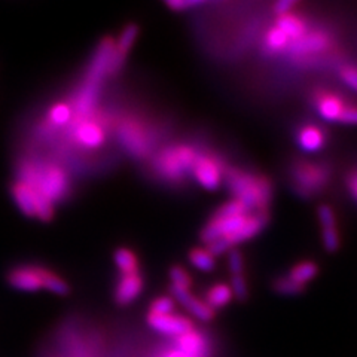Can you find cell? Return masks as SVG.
<instances>
[{
  "label": "cell",
  "mask_w": 357,
  "mask_h": 357,
  "mask_svg": "<svg viewBox=\"0 0 357 357\" xmlns=\"http://www.w3.org/2000/svg\"><path fill=\"white\" fill-rule=\"evenodd\" d=\"M172 312H174V301L170 296H160L151 303L148 314L162 316V314H172Z\"/></svg>",
  "instance_id": "obj_27"
},
{
  "label": "cell",
  "mask_w": 357,
  "mask_h": 357,
  "mask_svg": "<svg viewBox=\"0 0 357 357\" xmlns=\"http://www.w3.org/2000/svg\"><path fill=\"white\" fill-rule=\"evenodd\" d=\"M274 287L277 292H280L283 295H298L303 292L305 286L295 283L294 280H290L289 277H283V278H278V280L274 283Z\"/></svg>",
  "instance_id": "obj_29"
},
{
  "label": "cell",
  "mask_w": 357,
  "mask_h": 357,
  "mask_svg": "<svg viewBox=\"0 0 357 357\" xmlns=\"http://www.w3.org/2000/svg\"><path fill=\"white\" fill-rule=\"evenodd\" d=\"M268 222L266 211H250L240 201L232 199L223 204L208 220L201 232L211 255L232 250L234 245L248 241L264 229Z\"/></svg>",
  "instance_id": "obj_1"
},
{
  "label": "cell",
  "mask_w": 357,
  "mask_h": 357,
  "mask_svg": "<svg viewBox=\"0 0 357 357\" xmlns=\"http://www.w3.org/2000/svg\"><path fill=\"white\" fill-rule=\"evenodd\" d=\"M197 160V153L189 146H174L165 149L156 158V170L169 178L183 177L192 170Z\"/></svg>",
  "instance_id": "obj_6"
},
{
  "label": "cell",
  "mask_w": 357,
  "mask_h": 357,
  "mask_svg": "<svg viewBox=\"0 0 357 357\" xmlns=\"http://www.w3.org/2000/svg\"><path fill=\"white\" fill-rule=\"evenodd\" d=\"M115 264L121 274L139 273V259L130 249H118L115 252Z\"/></svg>",
  "instance_id": "obj_23"
},
{
  "label": "cell",
  "mask_w": 357,
  "mask_h": 357,
  "mask_svg": "<svg viewBox=\"0 0 357 357\" xmlns=\"http://www.w3.org/2000/svg\"><path fill=\"white\" fill-rule=\"evenodd\" d=\"M189 261L199 271L208 273L215 268L216 262H215V256L211 255L207 249H194L191 253H189Z\"/></svg>",
  "instance_id": "obj_25"
},
{
  "label": "cell",
  "mask_w": 357,
  "mask_h": 357,
  "mask_svg": "<svg viewBox=\"0 0 357 357\" xmlns=\"http://www.w3.org/2000/svg\"><path fill=\"white\" fill-rule=\"evenodd\" d=\"M277 27L280 29L284 35L289 38V40L296 42L301 38L305 36L307 27L304 24V21L295 14H286L277 18Z\"/></svg>",
  "instance_id": "obj_19"
},
{
  "label": "cell",
  "mask_w": 357,
  "mask_h": 357,
  "mask_svg": "<svg viewBox=\"0 0 357 357\" xmlns=\"http://www.w3.org/2000/svg\"><path fill=\"white\" fill-rule=\"evenodd\" d=\"M340 122L349 126H357V106L345 105L342 114L340 116Z\"/></svg>",
  "instance_id": "obj_32"
},
{
  "label": "cell",
  "mask_w": 357,
  "mask_h": 357,
  "mask_svg": "<svg viewBox=\"0 0 357 357\" xmlns=\"http://www.w3.org/2000/svg\"><path fill=\"white\" fill-rule=\"evenodd\" d=\"M10 194H13L15 204L21 210L22 215H26L27 218L39 219L42 222L52 220L55 215V206L51 204L47 198H43L27 183L15 178L13 188H10Z\"/></svg>",
  "instance_id": "obj_5"
},
{
  "label": "cell",
  "mask_w": 357,
  "mask_h": 357,
  "mask_svg": "<svg viewBox=\"0 0 357 357\" xmlns=\"http://www.w3.org/2000/svg\"><path fill=\"white\" fill-rule=\"evenodd\" d=\"M295 6H296L295 0H282V2H277L274 5V10H275V14L278 17H282V15H286V14H292V10H294Z\"/></svg>",
  "instance_id": "obj_34"
},
{
  "label": "cell",
  "mask_w": 357,
  "mask_h": 357,
  "mask_svg": "<svg viewBox=\"0 0 357 357\" xmlns=\"http://www.w3.org/2000/svg\"><path fill=\"white\" fill-rule=\"evenodd\" d=\"M192 173L197 182L203 188L208 189V191L218 189L223 178L222 165L210 155H197Z\"/></svg>",
  "instance_id": "obj_9"
},
{
  "label": "cell",
  "mask_w": 357,
  "mask_h": 357,
  "mask_svg": "<svg viewBox=\"0 0 357 357\" xmlns=\"http://www.w3.org/2000/svg\"><path fill=\"white\" fill-rule=\"evenodd\" d=\"M319 268L314 262L311 261H304L301 264H296L292 270L289 273V278L290 280H294L295 283L301 284V286H305V283H308L310 280H312L317 275Z\"/></svg>",
  "instance_id": "obj_21"
},
{
  "label": "cell",
  "mask_w": 357,
  "mask_h": 357,
  "mask_svg": "<svg viewBox=\"0 0 357 357\" xmlns=\"http://www.w3.org/2000/svg\"><path fill=\"white\" fill-rule=\"evenodd\" d=\"M199 5H201V2H183V0H177V2H169V6L174 10L195 8V6H199Z\"/></svg>",
  "instance_id": "obj_35"
},
{
  "label": "cell",
  "mask_w": 357,
  "mask_h": 357,
  "mask_svg": "<svg viewBox=\"0 0 357 357\" xmlns=\"http://www.w3.org/2000/svg\"><path fill=\"white\" fill-rule=\"evenodd\" d=\"M319 220L321 227L323 245H325L326 250L335 252L340 248V232L337 228V218H335L333 210L326 204L320 206Z\"/></svg>",
  "instance_id": "obj_14"
},
{
  "label": "cell",
  "mask_w": 357,
  "mask_h": 357,
  "mask_svg": "<svg viewBox=\"0 0 357 357\" xmlns=\"http://www.w3.org/2000/svg\"><path fill=\"white\" fill-rule=\"evenodd\" d=\"M73 118V109L72 105L67 103H55L50 112L47 119H50V124L54 127H64L67 124H70V121Z\"/></svg>",
  "instance_id": "obj_24"
},
{
  "label": "cell",
  "mask_w": 357,
  "mask_h": 357,
  "mask_svg": "<svg viewBox=\"0 0 357 357\" xmlns=\"http://www.w3.org/2000/svg\"><path fill=\"white\" fill-rule=\"evenodd\" d=\"M73 140L86 149H97L106 140V132L97 119L89 116H79L73 127Z\"/></svg>",
  "instance_id": "obj_8"
},
{
  "label": "cell",
  "mask_w": 357,
  "mask_h": 357,
  "mask_svg": "<svg viewBox=\"0 0 357 357\" xmlns=\"http://www.w3.org/2000/svg\"><path fill=\"white\" fill-rule=\"evenodd\" d=\"M289 38L278 27H273L268 30L265 36V47L274 52L283 51L289 45Z\"/></svg>",
  "instance_id": "obj_26"
},
{
  "label": "cell",
  "mask_w": 357,
  "mask_h": 357,
  "mask_svg": "<svg viewBox=\"0 0 357 357\" xmlns=\"http://www.w3.org/2000/svg\"><path fill=\"white\" fill-rule=\"evenodd\" d=\"M229 270L231 274L236 275V274H244V261H243V256L238 250L232 249L229 252Z\"/></svg>",
  "instance_id": "obj_31"
},
{
  "label": "cell",
  "mask_w": 357,
  "mask_h": 357,
  "mask_svg": "<svg viewBox=\"0 0 357 357\" xmlns=\"http://www.w3.org/2000/svg\"><path fill=\"white\" fill-rule=\"evenodd\" d=\"M143 290V278L139 273L121 274L115 287V301L119 305H130L136 301Z\"/></svg>",
  "instance_id": "obj_12"
},
{
  "label": "cell",
  "mask_w": 357,
  "mask_h": 357,
  "mask_svg": "<svg viewBox=\"0 0 357 357\" xmlns=\"http://www.w3.org/2000/svg\"><path fill=\"white\" fill-rule=\"evenodd\" d=\"M328 47V39L323 35H311L304 36L294 45V52L296 54H311L325 50Z\"/></svg>",
  "instance_id": "obj_22"
},
{
  "label": "cell",
  "mask_w": 357,
  "mask_h": 357,
  "mask_svg": "<svg viewBox=\"0 0 357 357\" xmlns=\"http://www.w3.org/2000/svg\"><path fill=\"white\" fill-rule=\"evenodd\" d=\"M170 278H172V286L181 287V289H191L192 286V278L189 273L182 266H173L170 270Z\"/></svg>",
  "instance_id": "obj_28"
},
{
  "label": "cell",
  "mask_w": 357,
  "mask_h": 357,
  "mask_svg": "<svg viewBox=\"0 0 357 357\" xmlns=\"http://www.w3.org/2000/svg\"><path fill=\"white\" fill-rule=\"evenodd\" d=\"M148 325L151 329L155 332L167 335V337H173L174 340L181 335L192 331L194 329V323L191 319H188L181 314H162V316H155V314H148L146 317Z\"/></svg>",
  "instance_id": "obj_10"
},
{
  "label": "cell",
  "mask_w": 357,
  "mask_h": 357,
  "mask_svg": "<svg viewBox=\"0 0 357 357\" xmlns=\"http://www.w3.org/2000/svg\"><path fill=\"white\" fill-rule=\"evenodd\" d=\"M18 181L31 186L54 206L70 192L69 174L55 162L22 161L18 170Z\"/></svg>",
  "instance_id": "obj_2"
},
{
  "label": "cell",
  "mask_w": 357,
  "mask_h": 357,
  "mask_svg": "<svg viewBox=\"0 0 357 357\" xmlns=\"http://www.w3.org/2000/svg\"><path fill=\"white\" fill-rule=\"evenodd\" d=\"M329 172L323 165L312 162H301L295 167L294 178L299 192L312 194L319 191L328 182Z\"/></svg>",
  "instance_id": "obj_7"
},
{
  "label": "cell",
  "mask_w": 357,
  "mask_h": 357,
  "mask_svg": "<svg viewBox=\"0 0 357 357\" xmlns=\"http://www.w3.org/2000/svg\"><path fill=\"white\" fill-rule=\"evenodd\" d=\"M228 186L234 194V199L240 201L250 211H265L273 197V186L265 177L231 170L228 173Z\"/></svg>",
  "instance_id": "obj_4"
},
{
  "label": "cell",
  "mask_w": 357,
  "mask_h": 357,
  "mask_svg": "<svg viewBox=\"0 0 357 357\" xmlns=\"http://www.w3.org/2000/svg\"><path fill=\"white\" fill-rule=\"evenodd\" d=\"M173 296L181 303L191 314L199 321H211L216 316V311L211 310L206 301L199 299L191 294V289H181L172 286Z\"/></svg>",
  "instance_id": "obj_11"
},
{
  "label": "cell",
  "mask_w": 357,
  "mask_h": 357,
  "mask_svg": "<svg viewBox=\"0 0 357 357\" xmlns=\"http://www.w3.org/2000/svg\"><path fill=\"white\" fill-rule=\"evenodd\" d=\"M344 100L332 93H320L316 97V106L319 114L326 121H340V116L345 107Z\"/></svg>",
  "instance_id": "obj_17"
},
{
  "label": "cell",
  "mask_w": 357,
  "mask_h": 357,
  "mask_svg": "<svg viewBox=\"0 0 357 357\" xmlns=\"http://www.w3.org/2000/svg\"><path fill=\"white\" fill-rule=\"evenodd\" d=\"M137 33H139V29H137V26H134V24H130L124 30H122L118 43H115L114 55H112V64H110V72L112 73L116 72L119 67L122 66V63H124V60L127 59V55H128V52L132 47V43L137 38Z\"/></svg>",
  "instance_id": "obj_16"
},
{
  "label": "cell",
  "mask_w": 357,
  "mask_h": 357,
  "mask_svg": "<svg viewBox=\"0 0 357 357\" xmlns=\"http://www.w3.org/2000/svg\"><path fill=\"white\" fill-rule=\"evenodd\" d=\"M298 142L305 152H317L325 146V132L316 126H305L298 134Z\"/></svg>",
  "instance_id": "obj_18"
},
{
  "label": "cell",
  "mask_w": 357,
  "mask_h": 357,
  "mask_svg": "<svg viewBox=\"0 0 357 357\" xmlns=\"http://www.w3.org/2000/svg\"><path fill=\"white\" fill-rule=\"evenodd\" d=\"M176 349L188 357H208V341L203 333L195 328L174 340Z\"/></svg>",
  "instance_id": "obj_13"
},
{
  "label": "cell",
  "mask_w": 357,
  "mask_h": 357,
  "mask_svg": "<svg viewBox=\"0 0 357 357\" xmlns=\"http://www.w3.org/2000/svg\"><path fill=\"white\" fill-rule=\"evenodd\" d=\"M231 290L232 295L237 296L238 299L244 301L249 295V289H248V282H245L244 274H236L231 277Z\"/></svg>",
  "instance_id": "obj_30"
},
{
  "label": "cell",
  "mask_w": 357,
  "mask_h": 357,
  "mask_svg": "<svg viewBox=\"0 0 357 357\" xmlns=\"http://www.w3.org/2000/svg\"><path fill=\"white\" fill-rule=\"evenodd\" d=\"M232 298H234V295H232V290H231L229 284L218 283L207 290L204 301L211 310L216 311V310L227 307L232 301Z\"/></svg>",
  "instance_id": "obj_20"
},
{
  "label": "cell",
  "mask_w": 357,
  "mask_h": 357,
  "mask_svg": "<svg viewBox=\"0 0 357 357\" xmlns=\"http://www.w3.org/2000/svg\"><path fill=\"white\" fill-rule=\"evenodd\" d=\"M118 136L124 146L136 155H140L146 149V136L140 124L134 121H124L118 128Z\"/></svg>",
  "instance_id": "obj_15"
},
{
  "label": "cell",
  "mask_w": 357,
  "mask_h": 357,
  "mask_svg": "<svg viewBox=\"0 0 357 357\" xmlns=\"http://www.w3.org/2000/svg\"><path fill=\"white\" fill-rule=\"evenodd\" d=\"M342 81L357 91V67H345L341 72Z\"/></svg>",
  "instance_id": "obj_33"
},
{
  "label": "cell",
  "mask_w": 357,
  "mask_h": 357,
  "mask_svg": "<svg viewBox=\"0 0 357 357\" xmlns=\"http://www.w3.org/2000/svg\"><path fill=\"white\" fill-rule=\"evenodd\" d=\"M9 286L20 292H38L50 290L59 296L70 294V286L61 275L40 265H20L10 270L6 275Z\"/></svg>",
  "instance_id": "obj_3"
},
{
  "label": "cell",
  "mask_w": 357,
  "mask_h": 357,
  "mask_svg": "<svg viewBox=\"0 0 357 357\" xmlns=\"http://www.w3.org/2000/svg\"><path fill=\"white\" fill-rule=\"evenodd\" d=\"M161 357H188V356H186V354H183L181 350L172 349V350H169V351H165Z\"/></svg>",
  "instance_id": "obj_36"
}]
</instances>
